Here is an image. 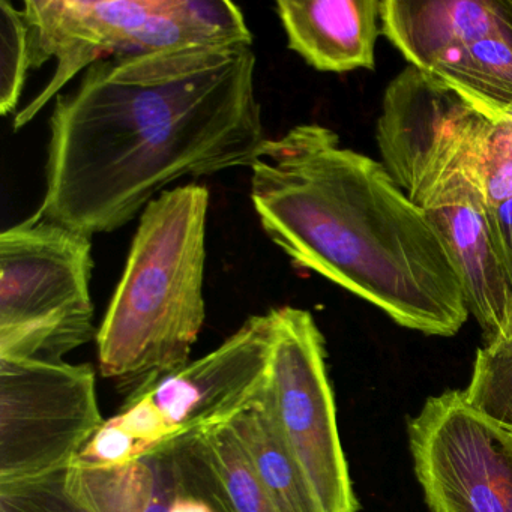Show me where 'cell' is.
Listing matches in <instances>:
<instances>
[{
  "instance_id": "1",
  "label": "cell",
  "mask_w": 512,
  "mask_h": 512,
  "mask_svg": "<svg viewBox=\"0 0 512 512\" xmlns=\"http://www.w3.org/2000/svg\"><path fill=\"white\" fill-rule=\"evenodd\" d=\"M266 140L253 46L110 56L56 98L35 217L112 233L179 179L253 166Z\"/></svg>"
},
{
  "instance_id": "2",
  "label": "cell",
  "mask_w": 512,
  "mask_h": 512,
  "mask_svg": "<svg viewBox=\"0 0 512 512\" xmlns=\"http://www.w3.org/2000/svg\"><path fill=\"white\" fill-rule=\"evenodd\" d=\"M251 169L262 229L298 268L370 302L397 325L452 337L469 319L460 269L433 221L382 161L335 131L296 125Z\"/></svg>"
},
{
  "instance_id": "3",
  "label": "cell",
  "mask_w": 512,
  "mask_h": 512,
  "mask_svg": "<svg viewBox=\"0 0 512 512\" xmlns=\"http://www.w3.org/2000/svg\"><path fill=\"white\" fill-rule=\"evenodd\" d=\"M209 190H167L140 215L124 274L97 332L106 379L130 394L190 364L206 319Z\"/></svg>"
},
{
  "instance_id": "4",
  "label": "cell",
  "mask_w": 512,
  "mask_h": 512,
  "mask_svg": "<svg viewBox=\"0 0 512 512\" xmlns=\"http://www.w3.org/2000/svg\"><path fill=\"white\" fill-rule=\"evenodd\" d=\"M272 344V310L248 317L208 355L131 392L73 463H128L176 437L230 424L265 389Z\"/></svg>"
},
{
  "instance_id": "5",
  "label": "cell",
  "mask_w": 512,
  "mask_h": 512,
  "mask_svg": "<svg viewBox=\"0 0 512 512\" xmlns=\"http://www.w3.org/2000/svg\"><path fill=\"white\" fill-rule=\"evenodd\" d=\"M92 238L31 217L0 235V358L64 361L94 337Z\"/></svg>"
},
{
  "instance_id": "6",
  "label": "cell",
  "mask_w": 512,
  "mask_h": 512,
  "mask_svg": "<svg viewBox=\"0 0 512 512\" xmlns=\"http://www.w3.org/2000/svg\"><path fill=\"white\" fill-rule=\"evenodd\" d=\"M0 512H233L203 433L128 463L0 484Z\"/></svg>"
},
{
  "instance_id": "7",
  "label": "cell",
  "mask_w": 512,
  "mask_h": 512,
  "mask_svg": "<svg viewBox=\"0 0 512 512\" xmlns=\"http://www.w3.org/2000/svg\"><path fill=\"white\" fill-rule=\"evenodd\" d=\"M274 344L263 406L325 512H358L338 433L325 338L310 311L272 310Z\"/></svg>"
},
{
  "instance_id": "8",
  "label": "cell",
  "mask_w": 512,
  "mask_h": 512,
  "mask_svg": "<svg viewBox=\"0 0 512 512\" xmlns=\"http://www.w3.org/2000/svg\"><path fill=\"white\" fill-rule=\"evenodd\" d=\"M103 424L91 365L0 358V484L64 469Z\"/></svg>"
},
{
  "instance_id": "9",
  "label": "cell",
  "mask_w": 512,
  "mask_h": 512,
  "mask_svg": "<svg viewBox=\"0 0 512 512\" xmlns=\"http://www.w3.org/2000/svg\"><path fill=\"white\" fill-rule=\"evenodd\" d=\"M416 479L431 512H512V428L452 389L407 424Z\"/></svg>"
},
{
  "instance_id": "10",
  "label": "cell",
  "mask_w": 512,
  "mask_h": 512,
  "mask_svg": "<svg viewBox=\"0 0 512 512\" xmlns=\"http://www.w3.org/2000/svg\"><path fill=\"white\" fill-rule=\"evenodd\" d=\"M491 124L454 89L409 65L386 86L377 148L391 178L419 206L451 176H479Z\"/></svg>"
},
{
  "instance_id": "11",
  "label": "cell",
  "mask_w": 512,
  "mask_h": 512,
  "mask_svg": "<svg viewBox=\"0 0 512 512\" xmlns=\"http://www.w3.org/2000/svg\"><path fill=\"white\" fill-rule=\"evenodd\" d=\"M161 0H28L31 68L56 59L55 74L14 119V131L35 116L80 73L110 56L145 55Z\"/></svg>"
},
{
  "instance_id": "12",
  "label": "cell",
  "mask_w": 512,
  "mask_h": 512,
  "mask_svg": "<svg viewBox=\"0 0 512 512\" xmlns=\"http://www.w3.org/2000/svg\"><path fill=\"white\" fill-rule=\"evenodd\" d=\"M419 208L448 244L463 280L467 308L484 334V346L512 337V277L488 217V206L472 172L458 173L431 191Z\"/></svg>"
},
{
  "instance_id": "13",
  "label": "cell",
  "mask_w": 512,
  "mask_h": 512,
  "mask_svg": "<svg viewBox=\"0 0 512 512\" xmlns=\"http://www.w3.org/2000/svg\"><path fill=\"white\" fill-rule=\"evenodd\" d=\"M512 28V0H382L380 29L410 67L431 73L458 50Z\"/></svg>"
},
{
  "instance_id": "14",
  "label": "cell",
  "mask_w": 512,
  "mask_h": 512,
  "mask_svg": "<svg viewBox=\"0 0 512 512\" xmlns=\"http://www.w3.org/2000/svg\"><path fill=\"white\" fill-rule=\"evenodd\" d=\"M382 0H278L287 46L314 70H374Z\"/></svg>"
},
{
  "instance_id": "15",
  "label": "cell",
  "mask_w": 512,
  "mask_h": 512,
  "mask_svg": "<svg viewBox=\"0 0 512 512\" xmlns=\"http://www.w3.org/2000/svg\"><path fill=\"white\" fill-rule=\"evenodd\" d=\"M428 74L493 124L512 122V28L463 47Z\"/></svg>"
},
{
  "instance_id": "16",
  "label": "cell",
  "mask_w": 512,
  "mask_h": 512,
  "mask_svg": "<svg viewBox=\"0 0 512 512\" xmlns=\"http://www.w3.org/2000/svg\"><path fill=\"white\" fill-rule=\"evenodd\" d=\"M230 425L277 512H325L301 467L275 431L262 394Z\"/></svg>"
},
{
  "instance_id": "17",
  "label": "cell",
  "mask_w": 512,
  "mask_h": 512,
  "mask_svg": "<svg viewBox=\"0 0 512 512\" xmlns=\"http://www.w3.org/2000/svg\"><path fill=\"white\" fill-rule=\"evenodd\" d=\"M233 512H277L232 425L203 433Z\"/></svg>"
},
{
  "instance_id": "18",
  "label": "cell",
  "mask_w": 512,
  "mask_h": 512,
  "mask_svg": "<svg viewBox=\"0 0 512 512\" xmlns=\"http://www.w3.org/2000/svg\"><path fill=\"white\" fill-rule=\"evenodd\" d=\"M463 391L473 407L512 428V346L479 347Z\"/></svg>"
},
{
  "instance_id": "19",
  "label": "cell",
  "mask_w": 512,
  "mask_h": 512,
  "mask_svg": "<svg viewBox=\"0 0 512 512\" xmlns=\"http://www.w3.org/2000/svg\"><path fill=\"white\" fill-rule=\"evenodd\" d=\"M31 68V46L25 13L0 0V113L8 116L19 106Z\"/></svg>"
},
{
  "instance_id": "20",
  "label": "cell",
  "mask_w": 512,
  "mask_h": 512,
  "mask_svg": "<svg viewBox=\"0 0 512 512\" xmlns=\"http://www.w3.org/2000/svg\"><path fill=\"white\" fill-rule=\"evenodd\" d=\"M479 185L488 209L512 200V122L491 124L479 160Z\"/></svg>"
},
{
  "instance_id": "21",
  "label": "cell",
  "mask_w": 512,
  "mask_h": 512,
  "mask_svg": "<svg viewBox=\"0 0 512 512\" xmlns=\"http://www.w3.org/2000/svg\"><path fill=\"white\" fill-rule=\"evenodd\" d=\"M488 217H490L491 227L502 251L506 268L512 277V200L500 206L499 209H488Z\"/></svg>"
},
{
  "instance_id": "22",
  "label": "cell",
  "mask_w": 512,
  "mask_h": 512,
  "mask_svg": "<svg viewBox=\"0 0 512 512\" xmlns=\"http://www.w3.org/2000/svg\"><path fill=\"white\" fill-rule=\"evenodd\" d=\"M502 346H512V337H511V340H509V343L502 344Z\"/></svg>"
}]
</instances>
